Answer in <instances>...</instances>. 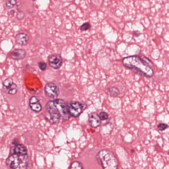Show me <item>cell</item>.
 <instances>
[{
	"instance_id": "15",
	"label": "cell",
	"mask_w": 169,
	"mask_h": 169,
	"mask_svg": "<svg viewBox=\"0 0 169 169\" xmlns=\"http://www.w3.org/2000/svg\"><path fill=\"white\" fill-rule=\"evenodd\" d=\"M69 169H84L83 164L81 162L75 161L71 164Z\"/></svg>"
},
{
	"instance_id": "4",
	"label": "cell",
	"mask_w": 169,
	"mask_h": 169,
	"mask_svg": "<svg viewBox=\"0 0 169 169\" xmlns=\"http://www.w3.org/2000/svg\"><path fill=\"white\" fill-rule=\"evenodd\" d=\"M6 163L11 169H30L31 165L29 154H10Z\"/></svg>"
},
{
	"instance_id": "17",
	"label": "cell",
	"mask_w": 169,
	"mask_h": 169,
	"mask_svg": "<svg viewBox=\"0 0 169 169\" xmlns=\"http://www.w3.org/2000/svg\"><path fill=\"white\" fill-rule=\"evenodd\" d=\"M99 115L100 119L101 121L106 120L108 119V114L106 112L104 111L100 112Z\"/></svg>"
},
{
	"instance_id": "8",
	"label": "cell",
	"mask_w": 169,
	"mask_h": 169,
	"mask_svg": "<svg viewBox=\"0 0 169 169\" xmlns=\"http://www.w3.org/2000/svg\"><path fill=\"white\" fill-rule=\"evenodd\" d=\"M48 61L50 67L55 70L60 69L63 63L62 57L58 54H55L50 55L48 57Z\"/></svg>"
},
{
	"instance_id": "21",
	"label": "cell",
	"mask_w": 169,
	"mask_h": 169,
	"mask_svg": "<svg viewBox=\"0 0 169 169\" xmlns=\"http://www.w3.org/2000/svg\"><path fill=\"white\" fill-rule=\"evenodd\" d=\"M24 17V13L21 11H18L17 14V17L18 19H22Z\"/></svg>"
},
{
	"instance_id": "2",
	"label": "cell",
	"mask_w": 169,
	"mask_h": 169,
	"mask_svg": "<svg viewBox=\"0 0 169 169\" xmlns=\"http://www.w3.org/2000/svg\"><path fill=\"white\" fill-rule=\"evenodd\" d=\"M46 117L52 124L58 123L61 120L67 121L70 117L67 104L61 99L50 100L46 106Z\"/></svg>"
},
{
	"instance_id": "13",
	"label": "cell",
	"mask_w": 169,
	"mask_h": 169,
	"mask_svg": "<svg viewBox=\"0 0 169 169\" xmlns=\"http://www.w3.org/2000/svg\"><path fill=\"white\" fill-rule=\"evenodd\" d=\"M3 92L8 94L9 91L16 87V84L13 80L11 78H8L4 80L3 83Z\"/></svg>"
},
{
	"instance_id": "10",
	"label": "cell",
	"mask_w": 169,
	"mask_h": 169,
	"mask_svg": "<svg viewBox=\"0 0 169 169\" xmlns=\"http://www.w3.org/2000/svg\"><path fill=\"white\" fill-rule=\"evenodd\" d=\"M29 106L32 110L36 112H40L42 111V107L40 100L35 96L32 97L29 100Z\"/></svg>"
},
{
	"instance_id": "22",
	"label": "cell",
	"mask_w": 169,
	"mask_h": 169,
	"mask_svg": "<svg viewBox=\"0 0 169 169\" xmlns=\"http://www.w3.org/2000/svg\"><path fill=\"white\" fill-rule=\"evenodd\" d=\"M134 34L135 36L136 37H138L140 35L139 32L138 31H135L134 32Z\"/></svg>"
},
{
	"instance_id": "20",
	"label": "cell",
	"mask_w": 169,
	"mask_h": 169,
	"mask_svg": "<svg viewBox=\"0 0 169 169\" xmlns=\"http://www.w3.org/2000/svg\"><path fill=\"white\" fill-rule=\"evenodd\" d=\"M39 67L41 70L44 71L46 69L47 63L43 61H40L38 63Z\"/></svg>"
},
{
	"instance_id": "3",
	"label": "cell",
	"mask_w": 169,
	"mask_h": 169,
	"mask_svg": "<svg viewBox=\"0 0 169 169\" xmlns=\"http://www.w3.org/2000/svg\"><path fill=\"white\" fill-rule=\"evenodd\" d=\"M98 163L103 169H118V162L113 152L107 149L100 151L96 156Z\"/></svg>"
},
{
	"instance_id": "19",
	"label": "cell",
	"mask_w": 169,
	"mask_h": 169,
	"mask_svg": "<svg viewBox=\"0 0 169 169\" xmlns=\"http://www.w3.org/2000/svg\"><path fill=\"white\" fill-rule=\"evenodd\" d=\"M168 127V125L165 123H160L157 125V129L159 131H164Z\"/></svg>"
},
{
	"instance_id": "14",
	"label": "cell",
	"mask_w": 169,
	"mask_h": 169,
	"mask_svg": "<svg viewBox=\"0 0 169 169\" xmlns=\"http://www.w3.org/2000/svg\"><path fill=\"white\" fill-rule=\"evenodd\" d=\"M105 92L107 94L112 97H117L120 94L119 90L115 87L107 88Z\"/></svg>"
},
{
	"instance_id": "1",
	"label": "cell",
	"mask_w": 169,
	"mask_h": 169,
	"mask_svg": "<svg viewBox=\"0 0 169 169\" xmlns=\"http://www.w3.org/2000/svg\"><path fill=\"white\" fill-rule=\"evenodd\" d=\"M122 63L125 67L147 78L154 74V65L150 59L143 55L128 56L123 59Z\"/></svg>"
},
{
	"instance_id": "18",
	"label": "cell",
	"mask_w": 169,
	"mask_h": 169,
	"mask_svg": "<svg viewBox=\"0 0 169 169\" xmlns=\"http://www.w3.org/2000/svg\"><path fill=\"white\" fill-rule=\"evenodd\" d=\"M91 27V25L89 23L87 22L84 23L80 27V29L81 31H86L88 30Z\"/></svg>"
},
{
	"instance_id": "7",
	"label": "cell",
	"mask_w": 169,
	"mask_h": 169,
	"mask_svg": "<svg viewBox=\"0 0 169 169\" xmlns=\"http://www.w3.org/2000/svg\"><path fill=\"white\" fill-rule=\"evenodd\" d=\"M10 152V154H29L28 150L26 146L22 144L17 142L16 140H14L11 145Z\"/></svg>"
},
{
	"instance_id": "11",
	"label": "cell",
	"mask_w": 169,
	"mask_h": 169,
	"mask_svg": "<svg viewBox=\"0 0 169 169\" xmlns=\"http://www.w3.org/2000/svg\"><path fill=\"white\" fill-rule=\"evenodd\" d=\"M27 52L22 49H15L11 52V58L14 60L19 61L23 60L26 56Z\"/></svg>"
},
{
	"instance_id": "5",
	"label": "cell",
	"mask_w": 169,
	"mask_h": 169,
	"mask_svg": "<svg viewBox=\"0 0 169 169\" xmlns=\"http://www.w3.org/2000/svg\"><path fill=\"white\" fill-rule=\"evenodd\" d=\"M67 105L70 115L75 118L77 117L80 115L86 108L83 104L76 101L68 102Z\"/></svg>"
},
{
	"instance_id": "9",
	"label": "cell",
	"mask_w": 169,
	"mask_h": 169,
	"mask_svg": "<svg viewBox=\"0 0 169 169\" xmlns=\"http://www.w3.org/2000/svg\"><path fill=\"white\" fill-rule=\"evenodd\" d=\"M88 121L91 126L93 128H97L101 124V121L97 113H90L89 116Z\"/></svg>"
},
{
	"instance_id": "16",
	"label": "cell",
	"mask_w": 169,
	"mask_h": 169,
	"mask_svg": "<svg viewBox=\"0 0 169 169\" xmlns=\"http://www.w3.org/2000/svg\"><path fill=\"white\" fill-rule=\"evenodd\" d=\"M16 3L17 1L15 0H8L5 2L6 7L9 9L13 8Z\"/></svg>"
},
{
	"instance_id": "6",
	"label": "cell",
	"mask_w": 169,
	"mask_h": 169,
	"mask_svg": "<svg viewBox=\"0 0 169 169\" xmlns=\"http://www.w3.org/2000/svg\"><path fill=\"white\" fill-rule=\"evenodd\" d=\"M44 91L46 95L51 98L57 97L60 93L58 86L53 83H48L46 84Z\"/></svg>"
},
{
	"instance_id": "12",
	"label": "cell",
	"mask_w": 169,
	"mask_h": 169,
	"mask_svg": "<svg viewBox=\"0 0 169 169\" xmlns=\"http://www.w3.org/2000/svg\"><path fill=\"white\" fill-rule=\"evenodd\" d=\"M29 39L28 35L25 33H18L15 36L16 42L18 44L22 46L27 45L28 43Z\"/></svg>"
}]
</instances>
